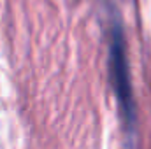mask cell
Wrapping results in <instances>:
<instances>
[{"mask_svg": "<svg viewBox=\"0 0 151 149\" xmlns=\"http://www.w3.org/2000/svg\"><path fill=\"white\" fill-rule=\"evenodd\" d=\"M111 77H113V86L116 98L119 102V107L123 112V117L128 125H134L135 121V107H134V97H132V84H130V72H128V63H127V54H125V40L123 32L116 25L113 30L111 39Z\"/></svg>", "mask_w": 151, "mask_h": 149, "instance_id": "cell-1", "label": "cell"}]
</instances>
